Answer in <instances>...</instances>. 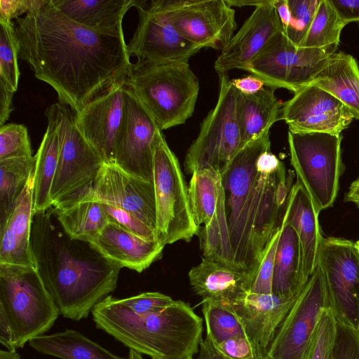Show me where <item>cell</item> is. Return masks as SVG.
I'll return each mask as SVG.
<instances>
[{
    "mask_svg": "<svg viewBox=\"0 0 359 359\" xmlns=\"http://www.w3.org/2000/svg\"><path fill=\"white\" fill-rule=\"evenodd\" d=\"M15 31L19 58L75 114L126 83L132 69L123 31L90 29L64 15L51 0L16 19Z\"/></svg>",
    "mask_w": 359,
    "mask_h": 359,
    "instance_id": "cell-1",
    "label": "cell"
},
{
    "mask_svg": "<svg viewBox=\"0 0 359 359\" xmlns=\"http://www.w3.org/2000/svg\"><path fill=\"white\" fill-rule=\"evenodd\" d=\"M270 129L242 147L220 172L233 264L249 273L281 228L292 186L284 163L270 151Z\"/></svg>",
    "mask_w": 359,
    "mask_h": 359,
    "instance_id": "cell-2",
    "label": "cell"
},
{
    "mask_svg": "<svg viewBox=\"0 0 359 359\" xmlns=\"http://www.w3.org/2000/svg\"><path fill=\"white\" fill-rule=\"evenodd\" d=\"M29 246L36 270L66 318H87L116 287L122 267L89 242L69 236L53 206L34 214Z\"/></svg>",
    "mask_w": 359,
    "mask_h": 359,
    "instance_id": "cell-3",
    "label": "cell"
},
{
    "mask_svg": "<svg viewBox=\"0 0 359 359\" xmlns=\"http://www.w3.org/2000/svg\"><path fill=\"white\" fill-rule=\"evenodd\" d=\"M91 313L98 329L151 358L193 359L203 340L202 318L180 300L159 313L140 315L109 295Z\"/></svg>",
    "mask_w": 359,
    "mask_h": 359,
    "instance_id": "cell-4",
    "label": "cell"
},
{
    "mask_svg": "<svg viewBox=\"0 0 359 359\" xmlns=\"http://www.w3.org/2000/svg\"><path fill=\"white\" fill-rule=\"evenodd\" d=\"M126 84L161 130L186 123L194 112L200 89L188 62L137 61Z\"/></svg>",
    "mask_w": 359,
    "mask_h": 359,
    "instance_id": "cell-5",
    "label": "cell"
},
{
    "mask_svg": "<svg viewBox=\"0 0 359 359\" xmlns=\"http://www.w3.org/2000/svg\"><path fill=\"white\" fill-rule=\"evenodd\" d=\"M0 312L17 348L47 332L60 314L35 268L8 264H0Z\"/></svg>",
    "mask_w": 359,
    "mask_h": 359,
    "instance_id": "cell-6",
    "label": "cell"
},
{
    "mask_svg": "<svg viewBox=\"0 0 359 359\" xmlns=\"http://www.w3.org/2000/svg\"><path fill=\"white\" fill-rule=\"evenodd\" d=\"M153 183L156 211V240L164 246L179 241H189L198 233L190 208L188 187L178 158L170 149L162 130L155 144Z\"/></svg>",
    "mask_w": 359,
    "mask_h": 359,
    "instance_id": "cell-7",
    "label": "cell"
},
{
    "mask_svg": "<svg viewBox=\"0 0 359 359\" xmlns=\"http://www.w3.org/2000/svg\"><path fill=\"white\" fill-rule=\"evenodd\" d=\"M218 76L217 103L202 121L185 156L184 169L189 175L206 168L221 172L241 149L238 90L227 74Z\"/></svg>",
    "mask_w": 359,
    "mask_h": 359,
    "instance_id": "cell-8",
    "label": "cell"
},
{
    "mask_svg": "<svg viewBox=\"0 0 359 359\" xmlns=\"http://www.w3.org/2000/svg\"><path fill=\"white\" fill-rule=\"evenodd\" d=\"M341 135L288 131L290 162L317 211L332 206L342 172Z\"/></svg>",
    "mask_w": 359,
    "mask_h": 359,
    "instance_id": "cell-9",
    "label": "cell"
},
{
    "mask_svg": "<svg viewBox=\"0 0 359 359\" xmlns=\"http://www.w3.org/2000/svg\"><path fill=\"white\" fill-rule=\"evenodd\" d=\"M57 121L60 146L50 191L52 206L91 184L105 163L79 130L75 113L59 102L49 106Z\"/></svg>",
    "mask_w": 359,
    "mask_h": 359,
    "instance_id": "cell-10",
    "label": "cell"
},
{
    "mask_svg": "<svg viewBox=\"0 0 359 359\" xmlns=\"http://www.w3.org/2000/svg\"><path fill=\"white\" fill-rule=\"evenodd\" d=\"M334 48H309L294 45L283 30L275 34L243 68L272 89L293 93L307 85Z\"/></svg>",
    "mask_w": 359,
    "mask_h": 359,
    "instance_id": "cell-11",
    "label": "cell"
},
{
    "mask_svg": "<svg viewBox=\"0 0 359 359\" xmlns=\"http://www.w3.org/2000/svg\"><path fill=\"white\" fill-rule=\"evenodd\" d=\"M149 6L200 48L222 50L237 27L235 10L226 0H154Z\"/></svg>",
    "mask_w": 359,
    "mask_h": 359,
    "instance_id": "cell-12",
    "label": "cell"
},
{
    "mask_svg": "<svg viewBox=\"0 0 359 359\" xmlns=\"http://www.w3.org/2000/svg\"><path fill=\"white\" fill-rule=\"evenodd\" d=\"M337 322L359 330V252L351 241L321 240L317 258Z\"/></svg>",
    "mask_w": 359,
    "mask_h": 359,
    "instance_id": "cell-13",
    "label": "cell"
},
{
    "mask_svg": "<svg viewBox=\"0 0 359 359\" xmlns=\"http://www.w3.org/2000/svg\"><path fill=\"white\" fill-rule=\"evenodd\" d=\"M330 302L323 273L316 267L278 327L265 359H304L323 309Z\"/></svg>",
    "mask_w": 359,
    "mask_h": 359,
    "instance_id": "cell-14",
    "label": "cell"
},
{
    "mask_svg": "<svg viewBox=\"0 0 359 359\" xmlns=\"http://www.w3.org/2000/svg\"><path fill=\"white\" fill-rule=\"evenodd\" d=\"M66 200H94L116 207L136 217L156 233L153 181L135 177L116 165L104 163L91 184Z\"/></svg>",
    "mask_w": 359,
    "mask_h": 359,
    "instance_id": "cell-15",
    "label": "cell"
},
{
    "mask_svg": "<svg viewBox=\"0 0 359 359\" xmlns=\"http://www.w3.org/2000/svg\"><path fill=\"white\" fill-rule=\"evenodd\" d=\"M123 103L124 115L116 144L114 165L135 177L153 181L154 147L161 130L126 84Z\"/></svg>",
    "mask_w": 359,
    "mask_h": 359,
    "instance_id": "cell-16",
    "label": "cell"
},
{
    "mask_svg": "<svg viewBox=\"0 0 359 359\" xmlns=\"http://www.w3.org/2000/svg\"><path fill=\"white\" fill-rule=\"evenodd\" d=\"M353 119L341 102L310 84L297 90L292 98L282 104L281 120L291 133L341 135Z\"/></svg>",
    "mask_w": 359,
    "mask_h": 359,
    "instance_id": "cell-17",
    "label": "cell"
},
{
    "mask_svg": "<svg viewBox=\"0 0 359 359\" xmlns=\"http://www.w3.org/2000/svg\"><path fill=\"white\" fill-rule=\"evenodd\" d=\"M147 1L136 7L139 20L128 44L130 55L148 62H188L201 48L184 39L159 11L146 7Z\"/></svg>",
    "mask_w": 359,
    "mask_h": 359,
    "instance_id": "cell-18",
    "label": "cell"
},
{
    "mask_svg": "<svg viewBox=\"0 0 359 359\" xmlns=\"http://www.w3.org/2000/svg\"><path fill=\"white\" fill-rule=\"evenodd\" d=\"M125 85L111 89L75 114L79 130L107 164L115 163L116 144L124 115Z\"/></svg>",
    "mask_w": 359,
    "mask_h": 359,
    "instance_id": "cell-19",
    "label": "cell"
},
{
    "mask_svg": "<svg viewBox=\"0 0 359 359\" xmlns=\"http://www.w3.org/2000/svg\"><path fill=\"white\" fill-rule=\"evenodd\" d=\"M273 2L269 0L256 7L221 50L214 64L218 74L243 69L275 34L283 30Z\"/></svg>",
    "mask_w": 359,
    "mask_h": 359,
    "instance_id": "cell-20",
    "label": "cell"
},
{
    "mask_svg": "<svg viewBox=\"0 0 359 359\" xmlns=\"http://www.w3.org/2000/svg\"><path fill=\"white\" fill-rule=\"evenodd\" d=\"M297 297L246 291L228 305L238 318L246 335L265 356L278 327Z\"/></svg>",
    "mask_w": 359,
    "mask_h": 359,
    "instance_id": "cell-21",
    "label": "cell"
},
{
    "mask_svg": "<svg viewBox=\"0 0 359 359\" xmlns=\"http://www.w3.org/2000/svg\"><path fill=\"white\" fill-rule=\"evenodd\" d=\"M88 242L122 268L138 273L160 259L164 248L158 241L145 240L110 222Z\"/></svg>",
    "mask_w": 359,
    "mask_h": 359,
    "instance_id": "cell-22",
    "label": "cell"
},
{
    "mask_svg": "<svg viewBox=\"0 0 359 359\" xmlns=\"http://www.w3.org/2000/svg\"><path fill=\"white\" fill-rule=\"evenodd\" d=\"M249 272L224 262L203 257L189 272V283L203 300L228 305L248 291Z\"/></svg>",
    "mask_w": 359,
    "mask_h": 359,
    "instance_id": "cell-23",
    "label": "cell"
},
{
    "mask_svg": "<svg viewBox=\"0 0 359 359\" xmlns=\"http://www.w3.org/2000/svg\"><path fill=\"white\" fill-rule=\"evenodd\" d=\"M33 173L0 229V264L35 268L29 246L34 215Z\"/></svg>",
    "mask_w": 359,
    "mask_h": 359,
    "instance_id": "cell-24",
    "label": "cell"
},
{
    "mask_svg": "<svg viewBox=\"0 0 359 359\" xmlns=\"http://www.w3.org/2000/svg\"><path fill=\"white\" fill-rule=\"evenodd\" d=\"M318 214L304 186L297 179L288 195L283 220L292 226L299 236L302 252L303 270L307 280L316 267L323 238Z\"/></svg>",
    "mask_w": 359,
    "mask_h": 359,
    "instance_id": "cell-25",
    "label": "cell"
},
{
    "mask_svg": "<svg viewBox=\"0 0 359 359\" xmlns=\"http://www.w3.org/2000/svg\"><path fill=\"white\" fill-rule=\"evenodd\" d=\"M309 84L332 95L353 118L359 119V66L353 56L343 52L331 54Z\"/></svg>",
    "mask_w": 359,
    "mask_h": 359,
    "instance_id": "cell-26",
    "label": "cell"
},
{
    "mask_svg": "<svg viewBox=\"0 0 359 359\" xmlns=\"http://www.w3.org/2000/svg\"><path fill=\"white\" fill-rule=\"evenodd\" d=\"M53 6L71 20L97 32H123V19L142 0H51Z\"/></svg>",
    "mask_w": 359,
    "mask_h": 359,
    "instance_id": "cell-27",
    "label": "cell"
},
{
    "mask_svg": "<svg viewBox=\"0 0 359 359\" xmlns=\"http://www.w3.org/2000/svg\"><path fill=\"white\" fill-rule=\"evenodd\" d=\"M307 281L299 236L292 226L283 220L276 252L272 293L280 297H297Z\"/></svg>",
    "mask_w": 359,
    "mask_h": 359,
    "instance_id": "cell-28",
    "label": "cell"
},
{
    "mask_svg": "<svg viewBox=\"0 0 359 359\" xmlns=\"http://www.w3.org/2000/svg\"><path fill=\"white\" fill-rule=\"evenodd\" d=\"M45 115L48 119V126L35 155L33 173L34 214L52 207L50 191L58 163L60 140L57 121L49 107Z\"/></svg>",
    "mask_w": 359,
    "mask_h": 359,
    "instance_id": "cell-29",
    "label": "cell"
},
{
    "mask_svg": "<svg viewBox=\"0 0 359 359\" xmlns=\"http://www.w3.org/2000/svg\"><path fill=\"white\" fill-rule=\"evenodd\" d=\"M282 104L275 95L274 89L270 88H264L253 95L238 91L241 148L281 120Z\"/></svg>",
    "mask_w": 359,
    "mask_h": 359,
    "instance_id": "cell-30",
    "label": "cell"
},
{
    "mask_svg": "<svg viewBox=\"0 0 359 359\" xmlns=\"http://www.w3.org/2000/svg\"><path fill=\"white\" fill-rule=\"evenodd\" d=\"M28 343L39 353L61 359H126L72 329L43 334Z\"/></svg>",
    "mask_w": 359,
    "mask_h": 359,
    "instance_id": "cell-31",
    "label": "cell"
},
{
    "mask_svg": "<svg viewBox=\"0 0 359 359\" xmlns=\"http://www.w3.org/2000/svg\"><path fill=\"white\" fill-rule=\"evenodd\" d=\"M191 212L198 230L210 226L224 205L221 173L213 168L197 170L188 187Z\"/></svg>",
    "mask_w": 359,
    "mask_h": 359,
    "instance_id": "cell-32",
    "label": "cell"
},
{
    "mask_svg": "<svg viewBox=\"0 0 359 359\" xmlns=\"http://www.w3.org/2000/svg\"><path fill=\"white\" fill-rule=\"evenodd\" d=\"M53 208L60 224L73 238L88 241L109 222L102 204L94 200H66Z\"/></svg>",
    "mask_w": 359,
    "mask_h": 359,
    "instance_id": "cell-33",
    "label": "cell"
},
{
    "mask_svg": "<svg viewBox=\"0 0 359 359\" xmlns=\"http://www.w3.org/2000/svg\"><path fill=\"white\" fill-rule=\"evenodd\" d=\"M36 157L0 160V229L34 172Z\"/></svg>",
    "mask_w": 359,
    "mask_h": 359,
    "instance_id": "cell-34",
    "label": "cell"
},
{
    "mask_svg": "<svg viewBox=\"0 0 359 359\" xmlns=\"http://www.w3.org/2000/svg\"><path fill=\"white\" fill-rule=\"evenodd\" d=\"M345 24L329 0H320L315 15L299 47L337 49Z\"/></svg>",
    "mask_w": 359,
    "mask_h": 359,
    "instance_id": "cell-35",
    "label": "cell"
},
{
    "mask_svg": "<svg viewBox=\"0 0 359 359\" xmlns=\"http://www.w3.org/2000/svg\"><path fill=\"white\" fill-rule=\"evenodd\" d=\"M202 311L206 326V338L213 345L237 335H246L238 318L229 305L203 300Z\"/></svg>",
    "mask_w": 359,
    "mask_h": 359,
    "instance_id": "cell-36",
    "label": "cell"
},
{
    "mask_svg": "<svg viewBox=\"0 0 359 359\" xmlns=\"http://www.w3.org/2000/svg\"><path fill=\"white\" fill-rule=\"evenodd\" d=\"M0 81L11 91L18 88L19 43L13 21L0 20Z\"/></svg>",
    "mask_w": 359,
    "mask_h": 359,
    "instance_id": "cell-37",
    "label": "cell"
},
{
    "mask_svg": "<svg viewBox=\"0 0 359 359\" xmlns=\"http://www.w3.org/2000/svg\"><path fill=\"white\" fill-rule=\"evenodd\" d=\"M281 228L264 248L255 269L249 273L248 291L257 294H272V279L277 245Z\"/></svg>",
    "mask_w": 359,
    "mask_h": 359,
    "instance_id": "cell-38",
    "label": "cell"
},
{
    "mask_svg": "<svg viewBox=\"0 0 359 359\" xmlns=\"http://www.w3.org/2000/svg\"><path fill=\"white\" fill-rule=\"evenodd\" d=\"M31 156L30 139L25 126L8 123L0 127V160Z\"/></svg>",
    "mask_w": 359,
    "mask_h": 359,
    "instance_id": "cell-39",
    "label": "cell"
},
{
    "mask_svg": "<svg viewBox=\"0 0 359 359\" xmlns=\"http://www.w3.org/2000/svg\"><path fill=\"white\" fill-rule=\"evenodd\" d=\"M336 320L330 309H323L304 359H332Z\"/></svg>",
    "mask_w": 359,
    "mask_h": 359,
    "instance_id": "cell-40",
    "label": "cell"
},
{
    "mask_svg": "<svg viewBox=\"0 0 359 359\" xmlns=\"http://www.w3.org/2000/svg\"><path fill=\"white\" fill-rule=\"evenodd\" d=\"M320 0H287L291 20L284 33L296 46H300L315 15Z\"/></svg>",
    "mask_w": 359,
    "mask_h": 359,
    "instance_id": "cell-41",
    "label": "cell"
},
{
    "mask_svg": "<svg viewBox=\"0 0 359 359\" xmlns=\"http://www.w3.org/2000/svg\"><path fill=\"white\" fill-rule=\"evenodd\" d=\"M121 304L140 315L163 311L175 302L170 297L157 292H147L119 299Z\"/></svg>",
    "mask_w": 359,
    "mask_h": 359,
    "instance_id": "cell-42",
    "label": "cell"
},
{
    "mask_svg": "<svg viewBox=\"0 0 359 359\" xmlns=\"http://www.w3.org/2000/svg\"><path fill=\"white\" fill-rule=\"evenodd\" d=\"M332 359H359V330L336 321Z\"/></svg>",
    "mask_w": 359,
    "mask_h": 359,
    "instance_id": "cell-43",
    "label": "cell"
},
{
    "mask_svg": "<svg viewBox=\"0 0 359 359\" xmlns=\"http://www.w3.org/2000/svg\"><path fill=\"white\" fill-rule=\"evenodd\" d=\"M217 351L228 359H262L265 356L245 334L231 337L217 345Z\"/></svg>",
    "mask_w": 359,
    "mask_h": 359,
    "instance_id": "cell-44",
    "label": "cell"
},
{
    "mask_svg": "<svg viewBox=\"0 0 359 359\" xmlns=\"http://www.w3.org/2000/svg\"><path fill=\"white\" fill-rule=\"evenodd\" d=\"M102 204L109 222H113L145 240L157 241L155 231L136 217L116 207Z\"/></svg>",
    "mask_w": 359,
    "mask_h": 359,
    "instance_id": "cell-45",
    "label": "cell"
},
{
    "mask_svg": "<svg viewBox=\"0 0 359 359\" xmlns=\"http://www.w3.org/2000/svg\"><path fill=\"white\" fill-rule=\"evenodd\" d=\"M46 0H0V20L12 21L23 13L36 10Z\"/></svg>",
    "mask_w": 359,
    "mask_h": 359,
    "instance_id": "cell-46",
    "label": "cell"
},
{
    "mask_svg": "<svg viewBox=\"0 0 359 359\" xmlns=\"http://www.w3.org/2000/svg\"><path fill=\"white\" fill-rule=\"evenodd\" d=\"M340 20L346 25L359 22V0H329Z\"/></svg>",
    "mask_w": 359,
    "mask_h": 359,
    "instance_id": "cell-47",
    "label": "cell"
},
{
    "mask_svg": "<svg viewBox=\"0 0 359 359\" xmlns=\"http://www.w3.org/2000/svg\"><path fill=\"white\" fill-rule=\"evenodd\" d=\"M231 83L238 91L245 95L255 94L265 86L262 80L252 74L231 79Z\"/></svg>",
    "mask_w": 359,
    "mask_h": 359,
    "instance_id": "cell-48",
    "label": "cell"
},
{
    "mask_svg": "<svg viewBox=\"0 0 359 359\" xmlns=\"http://www.w3.org/2000/svg\"><path fill=\"white\" fill-rule=\"evenodd\" d=\"M14 93L11 91L0 81V126L5 124L13 110V97Z\"/></svg>",
    "mask_w": 359,
    "mask_h": 359,
    "instance_id": "cell-49",
    "label": "cell"
},
{
    "mask_svg": "<svg viewBox=\"0 0 359 359\" xmlns=\"http://www.w3.org/2000/svg\"><path fill=\"white\" fill-rule=\"evenodd\" d=\"M0 343L8 351H16L15 336L7 317L0 312Z\"/></svg>",
    "mask_w": 359,
    "mask_h": 359,
    "instance_id": "cell-50",
    "label": "cell"
},
{
    "mask_svg": "<svg viewBox=\"0 0 359 359\" xmlns=\"http://www.w3.org/2000/svg\"><path fill=\"white\" fill-rule=\"evenodd\" d=\"M196 359H228L219 353L212 342L207 338L200 344L198 355ZM264 359V358H262Z\"/></svg>",
    "mask_w": 359,
    "mask_h": 359,
    "instance_id": "cell-51",
    "label": "cell"
},
{
    "mask_svg": "<svg viewBox=\"0 0 359 359\" xmlns=\"http://www.w3.org/2000/svg\"><path fill=\"white\" fill-rule=\"evenodd\" d=\"M273 6L284 32L289 26L291 20V13L287 0H274Z\"/></svg>",
    "mask_w": 359,
    "mask_h": 359,
    "instance_id": "cell-52",
    "label": "cell"
},
{
    "mask_svg": "<svg viewBox=\"0 0 359 359\" xmlns=\"http://www.w3.org/2000/svg\"><path fill=\"white\" fill-rule=\"evenodd\" d=\"M345 201L352 202L359 207V178L353 181L346 194Z\"/></svg>",
    "mask_w": 359,
    "mask_h": 359,
    "instance_id": "cell-53",
    "label": "cell"
},
{
    "mask_svg": "<svg viewBox=\"0 0 359 359\" xmlns=\"http://www.w3.org/2000/svg\"><path fill=\"white\" fill-rule=\"evenodd\" d=\"M269 0H226L233 7L255 6V8L267 3Z\"/></svg>",
    "mask_w": 359,
    "mask_h": 359,
    "instance_id": "cell-54",
    "label": "cell"
},
{
    "mask_svg": "<svg viewBox=\"0 0 359 359\" xmlns=\"http://www.w3.org/2000/svg\"><path fill=\"white\" fill-rule=\"evenodd\" d=\"M0 359H20V355L16 351H0Z\"/></svg>",
    "mask_w": 359,
    "mask_h": 359,
    "instance_id": "cell-55",
    "label": "cell"
},
{
    "mask_svg": "<svg viewBox=\"0 0 359 359\" xmlns=\"http://www.w3.org/2000/svg\"><path fill=\"white\" fill-rule=\"evenodd\" d=\"M128 359H144L142 354L133 351H129Z\"/></svg>",
    "mask_w": 359,
    "mask_h": 359,
    "instance_id": "cell-56",
    "label": "cell"
},
{
    "mask_svg": "<svg viewBox=\"0 0 359 359\" xmlns=\"http://www.w3.org/2000/svg\"><path fill=\"white\" fill-rule=\"evenodd\" d=\"M355 244H356V246H357V248H358V251L359 252V243L356 242Z\"/></svg>",
    "mask_w": 359,
    "mask_h": 359,
    "instance_id": "cell-57",
    "label": "cell"
},
{
    "mask_svg": "<svg viewBox=\"0 0 359 359\" xmlns=\"http://www.w3.org/2000/svg\"><path fill=\"white\" fill-rule=\"evenodd\" d=\"M152 359H158V358H153Z\"/></svg>",
    "mask_w": 359,
    "mask_h": 359,
    "instance_id": "cell-58",
    "label": "cell"
},
{
    "mask_svg": "<svg viewBox=\"0 0 359 359\" xmlns=\"http://www.w3.org/2000/svg\"><path fill=\"white\" fill-rule=\"evenodd\" d=\"M357 242H358V243H359V241H357Z\"/></svg>",
    "mask_w": 359,
    "mask_h": 359,
    "instance_id": "cell-59",
    "label": "cell"
},
{
    "mask_svg": "<svg viewBox=\"0 0 359 359\" xmlns=\"http://www.w3.org/2000/svg\"><path fill=\"white\" fill-rule=\"evenodd\" d=\"M264 359H265V358H264Z\"/></svg>",
    "mask_w": 359,
    "mask_h": 359,
    "instance_id": "cell-60",
    "label": "cell"
}]
</instances>
